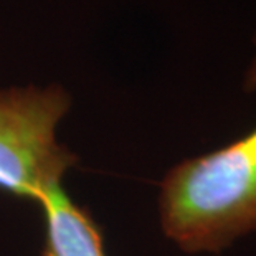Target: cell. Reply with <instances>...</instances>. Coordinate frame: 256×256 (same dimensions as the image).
Here are the masks:
<instances>
[{
	"instance_id": "obj_4",
	"label": "cell",
	"mask_w": 256,
	"mask_h": 256,
	"mask_svg": "<svg viewBox=\"0 0 256 256\" xmlns=\"http://www.w3.org/2000/svg\"><path fill=\"white\" fill-rule=\"evenodd\" d=\"M253 45L256 48V34L253 35ZM243 90L248 92L256 91V53L250 62L246 72H244V78H243Z\"/></svg>"
},
{
	"instance_id": "obj_3",
	"label": "cell",
	"mask_w": 256,
	"mask_h": 256,
	"mask_svg": "<svg viewBox=\"0 0 256 256\" xmlns=\"http://www.w3.org/2000/svg\"><path fill=\"white\" fill-rule=\"evenodd\" d=\"M46 222L43 256H106L102 233L90 212L55 185L40 202Z\"/></svg>"
},
{
	"instance_id": "obj_1",
	"label": "cell",
	"mask_w": 256,
	"mask_h": 256,
	"mask_svg": "<svg viewBox=\"0 0 256 256\" xmlns=\"http://www.w3.org/2000/svg\"><path fill=\"white\" fill-rule=\"evenodd\" d=\"M160 225L185 253H220L256 232V128L172 167L160 184Z\"/></svg>"
},
{
	"instance_id": "obj_2",
	"label": "cell",
	"mask_w": 256,
	"mask_h": 256,
	"mask_svg": "<svg viewBox=\"0 0 256 256\" xmlns=\"http://www.w3.org/2000/svg\"><path fill=\"white\" fill-rule=\"evenodd\" d=\"M70 108L60 86L0 91V188L40 202L76 156L55 139L56 126Z\"/></svg>"
}]
</instances>
